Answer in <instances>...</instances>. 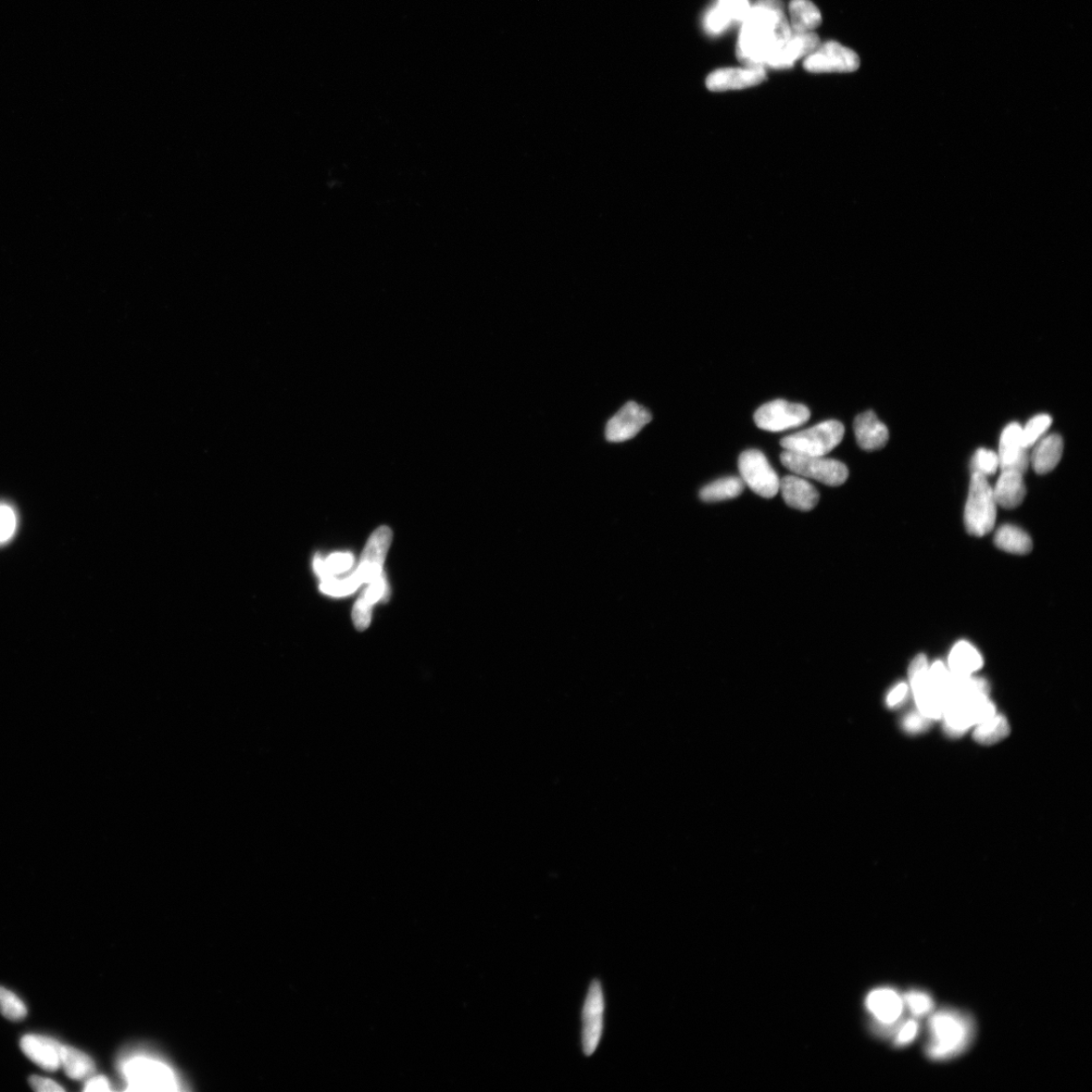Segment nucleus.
<instances>
[{"mask_svg":"<svg viewBox=\"0 0 1092 1092\" xmlns=\"http://www.w3.org/2000/svg\"><path fill=\"white\" fill-rule=\"evenodd\" d=\"M995 543L1001 550L1013 555L1025 556L1033 549L1030 535L1013 525L1001 526L996 533Z\"/></svg>","mask_w":1092,"mask_h":1092,"instance_id":"27","label":"nucleus"},{"mask_svg":"<svg viewBox=\"0 0 1092 1092\" xmlns=\"http://www.w3.org/2000/svg\"><path fill=\"white\" fill-rule=\"evenodd\" d=\"M821 44L820 36L814 32L791 34L788 41L767 63L765 67L788 69L803 57L809 55Z\"/></svg>","mask_w":1092,"mask_h":1092,"instance_id":"18","label":"nucleus"},{"mask_svg":"<svg viewBox=\"0 0 1092 1092\" xmlns=\"http://www.w3.org/2000/svg\"><path fill=\"white\" fill-rule=\"evenodd\" d=\"M390 597V587L386 575L383 573L378 579L369 583V586L358 597L353 610V620L356 629L359 632L368 630L371 621L372 607L381 601Z\"/></svg>","mask_w":1092,"mask_h":1092,"instance_id":"20","label":"nucleus"},{"mask_svg":"<svg viewBox=\"0 0 1092 1092\" xmlns=\"http://www.w3.org/2000/svg\"><path fill=\"white\" fill-rule=\"evenodd\" d=\"M993 488L997 505L1004 509L1018 508L1026 494L1024 474L1013 471H1003Z\"/></svg>","mask_w":1092,"mask_h":1092,"instance_id":"23","label":"nucleus"},{"mask_svg":"<svg viewBox=\"0 0 1092 1092\" xmlns=\"http://www.w3.org/2000/svg\"><path fill=\"white\" fill-rule=\"evenodd\" d=\"M1051 424V416L1047 415V414H1040V415L1028 421L1025 427H1022V443L1024 447L1028 449L1034 446L1041 436L1048 431Z\"/></svg>","mask_w":1092,"mask_h":1092,"instance_id":"32","label":"nucleus"},{"mask_svg":"<svg viewBox=\"0 0 1092 1092\" xmlns=\"http://www.w3.org/2000/svg\"><path fill=\"white\" fill-rule=\"evenodd\" d=\"M85 1091H109L110 1086L108 1078L105 1076H95L86 1083Z\"/></svg>","mask_w":1092,"mask_h":1092,"instance_id":"41","label":"nucleus"},{"mask_svg":"<svg viewBox=\"0 0 1092 1092\" xmlns=\"http://www.w3.org/2000/svg\"><path fill=\"white\" fill-rule=\"evenodd\" d=\"M61 1066L65 1067L67 1076L75 1081L90 1077L95 1070V1065L89 1056L68 1046H62Z\"/></svg>","mask_w":1092,"mask_h":1092,"instance_id":"28","label":"nucleus"},{"mask_svg":"<svg viewBox=\"0 0 1092 1092\" xmlns=\"http://www.w3.org/2000/svg\"><path fill=\"white\" fill-rule=\"evenodd\" d=\"M392 541V531L386 526L379 527L371 535L362 552L358 569L342 579L330 576L321 580V592L333 597H344L354 594L362 584L378 579L384 573V563Z\"/></svg>","mask_w":1092,"mask_h":1092,"instance_id":"2","label":"nucleus"},{"mask_svg":"<svg viewBox=\"0 0 1092 1092\" xmlns=\"http://www.w3.org/2000/svg\"><path fill=\"white\" fill-rule=\"evenodd\" d=\"M999 469L1026 473L1030 464L1027 449L1022 443V426L1011 423L1003 430L999 442Z\"/></svg>","mask_w":1092,"mask_h":1092,"instance_id":"16","label":"nucleus"},{"mask_svg":"<svg viewBox=\"0 0 1092 1092\" xmlns=\"http://www.w3.org/2000/svg\"><path fill=\"white\" fill-rule=\"evenodd\" d=\"M920 1031L919 1022L915 1019H910L906 1022H901L897 1031L895 1032V1045L896 1047H905L912 1043Z\"/></svg>","mask_w":1092,"mask_h":1092,"instance_id":"37","label":"nucleus"},{"mask_svg":"<svg viewBox=\"0 0 1092 1092\" xmlns=\"http://www.w3.org/2000/svg\"><path fill=\"white\" fill-rule=\"evenodd\" d=\"M745 483L737 476H728L715 481L700 491V498L706 502H719L738 497L743 493Z\"/></svg>","mask_w":1092,"mask_h":1092,"instance_id":"29","label":"nucleus"},{"mask_svg":"<svg viewBox=\"0 0 1092 1092\" xmlns=\"http://www.w3.org/2000/svg\"><path fill=\"white\" fill-rule=\"evenodd\" d=\"M790 28L794 33H809L821 26L822 14L810 0H791L789 4Z\"/></svg>","mask_w":1092,"mask_h":1092,"instance_id":"25","label":"nucleus"},{"mask_svg":"<svg viewBox=\"0 0 1092 1092\" xmlns=\"http://www.w3.org/2000/svg\"><path fill=\"white\" fill-rule=\"evenodd\" d=\"M972 467L973 473H981L987 478L999 469L998 456L993 450L979 448L973 458Z\"/></svg>","mask_w":1092,"mask_h":1092,"instance_id":"36","label":"nucleus"},{"mask_svg":"<svg viewBox=\"0 0 1092 1092\" xmlns=\"http://www.w3.org/2000/svg\"><path fill=\"white\" fill-rule=\"evenodd\" d=\"M803 67L811 73H849L859 69L860 58L852 49L828 41L806 57Z\"/></svg>","mask_w":1092,"mask_h":1092,"instance_id":"10","label":"nucleus"},{"mask_svg":"<svg viewBox=\"0 0 1092 1092\" xmlns=\"http://www.w3.org/2000/svg\"><path fill=\"white\" fill-rule=\"evenodd\" d=\"M1030 462L1039 474H1046L1058 466L1063 455L1064 443L1058 434H1052L1035 444Z\"/></svg>","mask_w":1092,"mask_h":1092,"instance_id":"24","label":"nucleus"},{"mask_svg":"<svg viewBox=\"0 0 1092 1092\" xmlns=\"http://www.w3.org/2000/svg\"><path fill=\"white\" fill-rule=\"evenodd\" d=\"M783 466L799 476L817 480L832 487L843 485L849 476L845 463L825 457L803 456L784 450Z\"/></svg>","mask_w":1092,"mask_h":1092,"instance_id":"7","label":"nucleus"},{"mask_svg":"<svg viewBox=\"0 0 1092 1092\" xmlns=\"http://www.w3.org/2000/svg\"><path fill=\"white\" fill-rule=\"evenodd\" d=\"M21 1048L30 1060L47 1071L61 1067L62 1045L57 1041L39 1035H26L21 1040Z\"/></svg>","mask_w":1092,"mask_h":1092,"instance_id":"19","label":"nucleus"},{"mask_svg":"<svg viewBox=\"0 0 1092 1092\" xmlns=\"http://www.w3.org/2000/svg\"><path fill=\"white\" fill-rule=\"evenodd\" d=\"M928 1032L930 1041L925 1049L928 1058L949 1060L957 1057L970 1046L974 1025L968 1014L943 1010L932 1014L928 1021Z\"/></svg>","mask_w":1092,"mask_h":1092,"instance_id":"3","label":"nucleus"},{"mask_svg":"<svg viewBox=\"0 0 1092 1092\" xmlns=\"http://www.w3.org/2000/svg\"><path fill=\"white\" fill-rule=\"evenodd\" d=\"M1011 733V727L1006 718L996 714L982 723L976 725L973 736L978 744L995 745Z\"/></svg>","mask_w":1092,"mask_h":1092,"instance_id":"30","label":"nucleus"},{"mask_svg":"<svg viewBox=\"0 0 1092 1092\" xmlns=\"http://www.w3.org/2000/svg\"><path fill=\"white\" fill-rule=\"evenodd\" d=\"M356 558L351 552H336L328 559L316 557L313 560V570L321 580L330 576L342 575L353 569Z\"/></svg>","mask_w":1092,"mask_h":1092,"instance_id":"31","label":"nucleus"},{"mask_svg":"<svg viewBox=\"0 0 1092 1092\" xmlns=\"http://www.w3.org/2000/svg\"><path fill=\"white\" fill-rule=\"evenodd\" d=\"M0 1012L10 1021H21L26 1018L27 1008L14 993L0 986Z\"/></svg>","mask_w":1092,"mask_h":1092,"instance_id":"33","label":"nucleus"},{"mask_svg":"<svg viewBox=\"0 0 1092 1092\" xmlns=\"http://www.w3.org/2000/svg\"><path fill=\"white\" fill-rule=\"evenodd\" d=\"M845 427L842 423L830 420L811 427V429L784 437L781 446L791 453L825 457L843 441Z\"/></svg>","mask_w":1092,"mask_h":1092,"instance_id":"6","label":"nucleus"},{"mask_svg":"<svg viewBox=\"0 0 1092 1092\" xmlns=\"http://www.w3.org/2000/svg\"><path fill=\"white\" fill-rule=\"evenodd\" d=\"M30 1085L32 1088L39 1092H62L65 1088L61 1087L52 1079L44 1078L40 1076L30 1077Z\"/></svg>","mask_w":1092,"mask_h":1092,"instance_id":"40","label":"nucleus"},{"mask_svg":"<svg viewBox=\"0 0 1092 1092\" xmlns=\"http://www.w3.org/2000/svg\"><path fill=\"white\" fill-rule=\"evenodd\" d=\"M866 1006L874 1015L878 1025L888 1034L890 1031H897L906 1006L896 990L891 988L873 990L866 999Z\"/></svg>","mask_w":1092,"mask_h":1092,"instance_id":"14","label":"nucleus"},{"mask_svg":"<svg viewBox=\"0 0 1092 1092\" xmlns=\"http://www.w3.org/2000/svg\"><path fill=\"white\" fill-rule=\"evenodd\" d=\"M765 79L767 73L763 67H728L711 72L706 79V86L709 91L717 93L738 91L759 85Z\"/></svg>","mask_w":1092,"mask_h":1092,"instance_id":"15","label":"nucleus"},{"mask_svg":"<svg viewBox=\"0 0 1092 1092\" xmlns=\"http://www.w3.org/2000/svg\"><path fill=\"white\" fill-rule=\"evenodd\" d=\"M791 34L781 0H759L740 24L737 59L745 66L764 68Z\"/></svg>","mask_w":1092,"mask_h":1092,"instance_id":"1","label":"nucleus"},{"mask_svg":"<svg viewBox=\"0 0 1092 1092\" xmlns=\"http://www.w3.org/2000/svg\"><path fill=\"white\" fill-rule=\"evenodd\" d=\"M779 491L788 506L801 511L812 510L820 501L818 489L797 474L784 476Z\"/></svg>","mask_w":1092,"mask_h":1092,"instance_id":"21","label":"nucleus"},{"mask_svg":"<svg viewBox=\"0 0 1092 1092\" xmlns=\"http://www.w3.org/2000/svg\"><path fill=\"white\" fill-rule=\"evenodd\" d=\"M927 660L925 655L916 657L909 670L910 686L916 706L925 717L937 721L943 717L946 701L934 686Z\"/></svg>","mask_w":1092,"mask_h":1092,"instance_id":"9","label":"nucleus"},{"mask_svg":"<svg viewBox=\"0 0 1092 1092\" xmlns=\"http://www.w3.org/2000/svg\"><path fill=\"white\" fill-rule=\"evenodd\" d=\"M902 997L906 1008L915 1018H922L934 1011L935 1003L932 997L924 991L911 990Z\"/></svg>","mask_w":1092,"mask_h":1092,"instance_id":"34","label":"nucleus"},{"mask_svg":"<svg viewBox=\"0 0 1092 1092\" xmlns=\"http://www.w3.org/2000/svg\"><path fill=\"white\" fill-rule=\"evenodd\" d=\"M121 1071L129 1090L177 1091L180 1081L167 1063L144 1054H134L121 1063Z\"/></svg>","mask_w":1092,"mask_h":1092,"instance_id":"4","label":"nucleus"},{"mask_svg":"<svg viewBox=\"0 0 1092 1092\" xmlns=\"http://www.w3.org/2000/svg\"><path fill=\"white\" fill-rule=\"evenodd\" d=\"M750 7L749 0H718L717 4L706 11L703 26L707 34L719 36L730 29L734 23L742 24Z\"/></svg>","mask_w":1092,"mask_h":1092,"instance_id":"17","label":"nucleus"},{"mask_svg":"<svg viewBox=\"0 0 1092 1092\" xmlns=\"http://www.w3.org/2000/svg\"><path fill=\"white\" fill-rule=\"evenodd\" d=\"M738 469L743 482L757 495L773 498L779 492V476L760 450L744 451L738 459Z\"/></svg>","mask_w":1092,"mask_h":1092,"instance_id":"8","label":"nucleus"},{"mask_svg":"<svg viewBox=\"0 0 1092 1092\" xmlns=\"http://www.w3.org/2000/svg\"><path fill=\"white\" fill-rule=\"evenodd\" d=\"M983 666V659L972 645L960 642L950 652L949 671L956 676H972Z\"/></svg>","mask_w":1092,"mask_h":1092,"instance_id":"26","label":"nucleus"},{"mask_svg":"<svg viewBox=\"0 0 1092 1092\" xmlns=\"http://www.w3.org/2000/svg\"><path fill=\"white\" fill-rule=\"evenodd\" d=\"M932 721V720L925 717L920 711L910 712L903 719L902 727L909 734L918 735L930 728Z\"/></svg>","mask_w":1092,"mask_h":1092,"instance_id":"38","label":"nucleus"},{"mask_svg":"<svg viewBox=\"0 0 1092 1092\" xmlns=\"http://www.w3.org/2000/svg\"><path fill=\"white\" fill-rule=\"evenodd\" d=\"M810 418V411L801 404L790 403L785 400H776L760 407L755 413V422L759 429L770 432H781L796 429Z\"/></svg>","mask_w":1092,"mask_h":1092,"instance_id":"11","label":"nucleus"},{"mask_svg":"<svg viewBox=\"0 0 1092 1092\" xmlns=\"http://www.w3.org/2000/svg\"><path fill=\"white\" fill-rule=\"evenodd\" d=\"M857 443L864 450H878L888 443L889 432L887 427L876 416L873 411L860 414L853 422Z\"/></svg>","mask_w":1092,"mask_h":1092,"instance_id":"22","label":"nucleus"},{"mask_svg":"<svg viewBox=\"0 0 1092 1092\" xmlns=\"http://www.w3.org/2000/svg\"><path fill=\"white\" fill-rule=\"evenodd\" d=\"M17 529V511L6 502H0V546L10 542L16 535Z\"/></svg>","mask_w":1092,"mask_h":1092,"instance_id":"35","label":"nucleus"},{"mask_svg":"<svg viewBox=\"0 0 1092 1092\" xmlns=\"http://www.w3.org/2000/svg\"><path fill=\"white\" fill-rule=\"evenodd\" d=\"M651 421V414L635 401L626 403L608 421L605 430L607 442L620 444L631 441Z\"/></svg>","mask_w":1092,"mask_h":1092,"instance_id":"13","label":"nucleus"},{"mask_svg":"<svg viewBox=\"0 0 1092 1092\" xmlns=\"http://www.w3.org/2000/svg\"><path fill=\"white\" fill-rule=\"evenodd\" d=\"M997 509L994 488L989 485L986 476L973 473L965 507V525L968 533L982 537L993 531Z\"/></svg>","mask_w":1092,"mask_h":1092,"instance_id":"5","label":"nucleus"},{"mask_svg":"<svg viewBox=\"0 0 1092 1092\" xmlns=\"http://www.w3.org/2000/svg\"><path fill=\"white\" fill-rule=\"evenodd\" d=\"M605 999L601 983L590 985L582 1012V1046L585 1056L597 1050L604 1030Z\"/></svg>","mask_w":1092,"mask_h":1092,"instance_id":"12","label":"nucleus"},{"mask_svg":"<svg viewBox=\"0 0 1092 1092\" xmlns=\"http://www.w3.org/2000/svg\"><path fill=\"white\" fill-rule=\"evenodd\" d=\"M909 685L905 682L897 684L890 690L886 697V705L890 708H897L903 705L909 695Z\"/></svg>","mask_w":1092,"mask_h":1092,"instance_id":"39","label":"nucleus"}]
</instances>
